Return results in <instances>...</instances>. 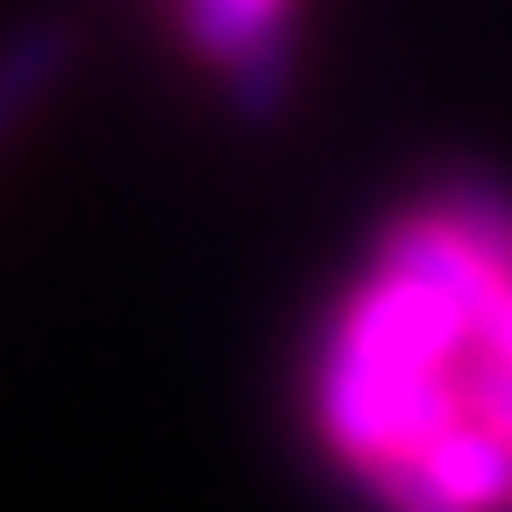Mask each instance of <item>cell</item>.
Masks as SVG:
<instances>
[{
    "label": "cell",
    "mask_w": 512,
    "mask_h": 512,
    "mask_svg": "<svg viewBox=\"0 0 512 512\" xmlns=\"http://www.w3.org/2000/svg\"><path fill=\"white\" fill-rule=\"evenodd\" d=\"M498 278H512V264L434 192L377 228L370 264L335 299L306 377L313 434L363 491L470 420V363Z\"/></svg>",
    "instance_id": "1"
},
{
    "label": "cell",
    "mask_w": 512,
    "mask_h": 512,
    "mask_svg": "<svg viewBox=\"0 0 512 512\" xmlns=\"http://www.w3.org/2000/svg\"><path fill=\"white\" fill-rule=\"evenodd\" d=\"M185 50L228 86L249 121H278L292 100V0H178Z\"/></svg>",
    "instance_id": "2"
},
{
    "label": "cell",
    "mask_w": 512,
    "mask_h": 512,
    "mask_svg": "<svg viewBox=\"0 0 512 512\" xmlns=\"http://www.w3.org/2000/svg\"><path fill=\"white\" fill-rule=\"evenodd\" d=\"M72 64H79V36L57 15H29L0 36V150L50 107V93L72 79Z\"/></svg>",
    "instance_id": "3"
},
{
    "label": "cell",
    "mask_w": 512,
    "mask_h": 512,
    "mask_svg": "<svg viewBox=\"0 0 512 512\" xmlns=\"http://www.w3.org/2000/svg\"><path fill=\"white\" fill-rule=\"evenodd\" d=\"M484 349L512 363V278H498V292L484 306Z\"/></svg>",
    "instance_id": "4"
}]
</instances>
